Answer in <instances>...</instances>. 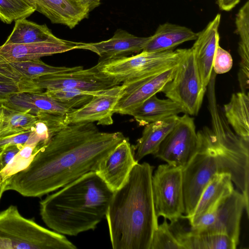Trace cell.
<instances>
[{
	"label": "cell",
	"mask_w": 249,
	"mask_h": 249,
	"mask_svg": "<svg viewBox=\"0 0 249 249\" xmlns=\"http://www.w3.org/2000/svg\"><path fill=\"white\" fill-rule=\"evenodd\" d=\"M197 152L182 169L183 217L193 213L200 196L217 174H230L249 204V142L238 136L226 122L204 126L197 132Z\"/></svg>",
	"instance_id": "cell-2"
},
{
	"label": "cell",
	"mask_w": 249,
	"mask_h": 249,
	"mask_svg": "<svg viewBox=\"0 0 249 249\" xmlns=\"http://www.w3.org/2000/svg\"><path fill=\"white\" fill-rule=\"evenodd\" d=\"M223 109L224 115L235 133L249 142V92L233 93Z\"/></svg>",
	"instance_id": "cell-25"
},
{
	"label": "cell",
	"mask_w": 249,
	"mask_h": 249,
	"mask_svg": "<svg viewBox=\"0 0 249 249\" xmlns=\"http://www.w3.org/2000/svg\"><path fill=\"white\" fill-rule=\"evenodd\" d=\"M197 33L191 29L169 22L160 24L142 51L160 52L172 50L185 42L195 40Z\"/></svg>",
	"instance_id": "cell-21"
},
{
	"label": "cell",
	"mask_w": 249,
	"mask_h": 249,
	"mask_svg": "<svg viewBox=\"0 0 249 249\" xmlns=\"http://www.w3.org/2000/svg\"><path fill=\"white\" fill-rule=\"evenodd\" d=\"M177 65L154 76L123 84L124 88L114 108V113L130 115L144 101L161 92L165 86L173 78Z\"/></svg>",
	"instance_id": "cell-13"
},
{
	"label": "cell",
	"mask_w": 249,
	"mask_h": 249,
	"mask_svg": "<svg viewBox=\"0 0 249 249\" xmlns=\"http://www.w3.org/2000/svg\"><path fill=\"white\" fill-rule=\"evenodd\" d=\"M24 144H15L3 148L0 157V169L1 172L8 165L15 156L19 152Z\"/></svg>",
	"instance_id": "cell-37"
},
{
	"label": "cell",
	"mask_w": 249,
	"mask_h": 249,
	"mask_svg": "<svg viewBox=\"0 0 249 249\" xmlns=\"http://www.w3.org/2000/svg\"><path fill=\"white\" fill-rule=\"evenodd\" d=\"M221 15L217 14L206 26L197 33L192 49L203 86L207 89L213 72V63L219 45V27Z\"/></svg>",
	"instance_id": "cell-15"
},
{
	"label": "cell",
	"mask_w": 249,
	"mask_h": 249,
	"mask_svg": "<svg viewBox=\"0 0 249 249\" xmlns=\"http://www.w3.org/2000/svg\"><path fill=\"white\" fill-rule=\"evenodd\" d=\"M179 59L172 80L161 92L179 105L184 113L197 115L207 89L202 85L192 49H179Z\"/></svg>",
	"instance_id": "cell-7"
},
{
	"label": "cell",
	"mask_w": 249,
	"mask_h": 249,
	"mask_svg": "<svg viewBox=\"0 0 249 249\" xmlns=\"http://www.w3.org/2000/svg\"><path fill=\"white\" fill-rule=\"evenodd\" d=\"M78 2H80L86 6H87L89 9L90 11L92 10L93 9L98 6L102 0H75Z\"/></svg>",
	"instance_id": "cell-39"
},
{
	"label": "cell",
	"mask_w": 249,
	"mask_h": 249,
	"mask_svg": "<svg viewBox=\"0 0 249 249\" xmlns=\"http://www.w3.org/2000/svg\"><path fill=\"white\" fill-rule=\"evenodd\" d=\"M232 183L230 174H216L204 189L193 214L187 219L189 224L229 196L234 190Z\"/></svg>",
	"instance_id": "cell-23"
},
{
	"label": "cell",
	"mask_w": 249,
	"mask_h": 249,
	"mask_svg": "<svg viewBox=\"0 0 249 249\" xmlns=\"http://www.w3.org/2000/svg\"><path fill=\"white\" fill-rule=\"evenodd\" d=\"M233 65L230 53L218 45L213 63V70L216 74H223L230 71Z\"/></svg>",
	"instance_id": "cell-34"
},
{
	"label": "cell",
	"mask_w": 249,
	"mask_h": 249,
	"mask_svg": "<svg viewBox=\"0 0 249 249\" xmlns=\"http://www.w3.org/2000/svg\"><path fill=\"white\" fill-rule=\"evenodd\" d=\"M83 42L61 39L56 42L28 44H3L0 46V54L9 61H25L81 49Z\"/></svg>",
	"instance_id": "cell-17"
},
{
	"label": "cell",
	"mask_w": 249,
	"mask_h": 249,
	"mask_svg": "<svg viewBox=\"0 0 249 249\" xmlns=\"http://www.w3.org/2000/svg\"><path fill=\"white\" fill-rule=\"evenodd\" d=\"M33 81L42 90L73 89L98 92L120 85L101 73L96 65L88 69L45 75Z\"/></svg>",
	"instance_id": "cell-11"
},
{
	"label": "cell",
	"mask_w": 249,
	"mask_h": 249,
	"mask_svg": "<svg viewBox=\"0 0 249 249\" xmlns=\"http://www.w3.org/2000/svg\"><path fill=\"white\" fill-rule=\"evenodd\" d=\"M169 227L184 249H235L237 247L226 235L194 233L183 228L178 220L170 222Z\"/></svg>",
	"instance_id": "cell-20"
},
{
	"label": "cell",
	"mask_w": 249,
	"mask_h": 249,
	"mask_svg": "<svg viewBox=\"0 0 249 249\" xmlns=\"http://www.w3.org/2000/svg\"><path fill=\"white\" fill-rule=\"evenodd\" d=\"M61 39L53 35L46 24L39 25L22 18L15 21L13 30L4 44L56 42Z\"/></svg>",
	"instance_id": "cell-27"
},
{
	"label": "cell",
	"mask_w": 249,
	"mask_h": 249,
	"mask_svg": "<svg viewBox=\"0 0 249 249\" xmlns=\"http://www.w3.org/2000/svg\"><path fill=\"white\" fill-rule=\"evenodd\" d=\"M181 113L184 111L178 103L169 98L160 99L155 94L136 107L130 115L139 125L145 126Z\"/></svg>",
	"instance_id": "cell-24"
},
{
	"label": "cell",
	"mask_w": 249,
	"mask_h": 249,
	"mask_svg": "<svg viewBox=\"0 0 249 249\" xmlns=\"http://www.w3.org/2000/svg\"><path fill=\"white\" fill-rule=\"evenodd\" d=\"M198 148V139L193 118L185 113L153 154L173 166L183 169Z\"/></svg>",
	"instance_id": "cell-9"
},
{
	"label": "cell",
	"mask_w": 249,
	"mask_h": 249,
	"mask_svg": "<svg viewBox=\"0 0 249 249\" xmlns=\"http://www.w3.org/2000/svg\"><path fill=\"white\" fill-rule=\"evenodd\" d=\"M45 91L56 100L75 108L76 107H81L89 102L93 95L103 91L93 92L78 89H59L46 90Z\"/></svg>",
	"instance_id": "cell-31"
},
{
	"label": "cell",
	"mask_w": 249,
	"mask_h": 249,
	"mask_svg": "<svg viewBox=\"0 0 249 249\" xmlns=\"http://www.w3.org/2000/svg\"><path fill=\"white\" fill-rule=\"evenodd\" d=\"M241 0H216V3L221 10L230 11L234 8Z\"/></svg>",
	"instance_id": "cell-38"
},
{
	"label": "cell",
	"mask_w": 249,
	"mask_h": 249,
	"mask_svg": "<svg viewBox=\"0 0 249 249\" xmlns=\"http://www.w3.org/2000/svg\"><path fill=\"white\" fill-rule=\"evenodd\" d=\"M113 192L95 171L89 172L40 202L45 224L63 235L94 230L106 216Z\"/></svg>",
	"instance_id": "cell-4"
},
{
	"label": "cell",
	"mask_w": 249,
	"mask_h": 249,
	"mask_svg": "<svg viewBox=\"0 0 249 249\" xmlns=\"http://www.w3.org/2000/svg\"><path fill=\"white\" fill-rule=\"evenodd\" d=\"M3 150V148L1 149H0V157L2 154ZM1 172V170L0 169V173ZM7 185L6 182V179L4 181L2 180V179L1 178L0 175V200L2 196V195L3 193L5 191V188L6 186Z\"/></svg>",
	"instance_id": "cell-40"
},
{
	"label": "cell",
	"mask_w": 249,
	"mask_h": 249,
	"mask_svg": "<svg viewBox=\"0 0 249 249\" xmlns=\"http://www.w3.org/2000/svg\"><path fill=\"white\" fill-rule=\"evenodd\" d=\"M125 138L121 132H101L93 123L67 125L38 150L26 167L6 179L5 191L42 197L95 171Z\"/></svg>",
	"instance_id": "cell-1"
},
{
	"label": "cell",
	"mask_w": 249,
	"mask_h": 249,
	"mask_svg": "<svg viewBox=\"0 0 249 249\" xmlns=\"http://www.w3.org/2000/svg\"><path fill=\"white\" fill-rule=\"evenodd\" d=\"M9 62L23 77L32 80L45 75L72 72L83 69L82 66L54 67L44 63L40 59Z\"/></svg>",
	"instance_id": "cell-29"
},
{
	"label": "cell",
	"mask_w": 249,
	"mask_h": 249,
	"mask_svg": "<svg viewBox=\"0 0 249 249\" xmlns=\"http://www.w3.org/2000/svg\"><path fill=\"white\" fill-rule=\"evenodd\" d=\"M35 11L34 0H0V19L7 24L26 18Z\"/></svg>",
	"instance_id": "cell-30"
},
{
	"label": "cell",
	"mask_w": 249,
	"mask_h": 249,
	"mask_svg": "<svg viewBox=\"0 0 249 249\" xmlns=\"http://www.w3.org/2000/svg\"><path fill=\"white\" fill-rule=\"evenodd\" d=\"M235 33L239 36L238 52L240 57L239 84L249 86V0L240 8L235 19Z\"/></svg>",
	"instance_id": "cell-26"
},
{
	"label": "cell",
	"mask_w": 249,
	"mask_h": 249,
	"mask_svg": "<svg viewBox=\"0 0 249 249\" xmlns=\"http://www.w3.org/2000/svg\"><path fill=\"white\" fill-rule=\"evenodd\" d=\"M37 120L36 115L0 104V138L31 130Z\"/></svg>",
	"instance_id": "cell-28"
},
{
	"label": "cell",
	"mask_w": 249,
	"mask_h": 249,
	"mask_svg": "<svg viewBox=\"0 0 249 249\" xmlns=\"http://www.w3.org/2000/svg\"><path fill=\"white\" fill-rule=\"evenodd\" d=\"M245 210L249 216V205L241 192L233 190L232 192L206 213L210 218L211 225L200 233L224 234L237 246L239 241L240 222Z\"/></svg>",
	"instance_id": "cell-10"
},
{
	"label": "cell",
	"mask_w": 249,
	"mask_h": 249,
	"mask_svg": "<svg viewBox=\"0 0 249 249\" xmlns=\"http://www.w3.org/2000/svg\"><path fill=\"white\" fill-rule=\"evenodd\" d=\"M3 104L34 115L44 112L64 116L75 109L56 100L43 91L21 92L13 95Z\"/></svg>",
	"instance_id": "cell-19"
},
{
	"label": "cell",
	"mask_w": 249,
	"mask_h": 249,
	"mask_svg": "<svg viewBox=\"0 0 249 249\" xmlns=\"http://www.w3.org/2000/svg\"><path fill=\"white\" fill-rule=\"evenodd\" d=\"M179 59L178 49L142 51L130 56L99 61L96 66L101 73L118 84H126L171 68L178 64Z\"/></svg>",
	"instance_id": "cell-6"
},
{
	"label": "cell",
	"mask_w": 249,
	"mask_h": 249,
	"mask_svg": "<svg viewBox=\"0 0 249 249\" xmlns=\"http://www.w3.org/2000/svg\"><path fill=\"white\" fill-rule=\"evenodd\" d=\"M179 116L174 115L144 126L142 136L133 147L134 157L139 162L145 156L153 154L176 124Z\"/></svg>",
	"instance_id": "cell-22"
},
{
	"label": "cell",
	"mask_w": 249,
	"mask_h": 249,
	"mask_svg": "<svg viewBox=\"0 0 249 249\" xmlns=\"http://www.w3.org/2000/svg\"><path fill=\"white\" fill-rule=\"evenodd\" d=\"M124 88L121 84L93 95L87 103L64 116L65 124L97 122L98 125L111 124L114 108Z\"/></svg>",
	"instance_id": "cell-12"
},
{
	"label": "cell",
	"mask_w": 249,
	"mask_h": 249,
	"mask_svg": "<svg viewBox=\"0 0 249 249\" xmlns=\"http://www.w3.org/2000/svg\"><path fill=\"white\" fill-rule=\"evenodd\" d=\"M150 249H184L170 231L166 218L154 231Z\"/></svg>",
	"instance_id": "cell-32"
},
{
	"label": "cell",
	"mask_w": 249,
	"mask_h": 249,
	"mask_svg": "<svg viewBox=\"0 0 249 249\" xmlns=\"http://www.w3.org/2000/svg\"><path fill=\"white\" fill-rule=\"evenodd\" d=\"M152 189L155 210L158 217L170 222L184 213L182 169L168 163L158 166L152 175Z\"/></svg>",
	"instance_id": "cell-8"
},
{
	"label": "cell",
	"mask_w": 249,
	"mask_h": 249,
	"mask_svg": "<svg viewBox=\"0 0 249 249\" xmlns=\"http://www.w3.org/2000/svg\"><path fill=\"white\" fill-rule=\"evenodd\" d=\"M154 166L137 163L124 184L113 192L106 214L113 249H150L158 226L152 178Z\"/></svg>",
	"instance_id": "cell-3"
},
{
	"label": "cell",
	"mask_w": 249,
	"mask_h": 249,
	"mask_svg": "<svg viewBox=\"0 0 249 249\" xmlns=\"http://www.w3.org/2000/svg\"><path fill=\"white\" fill-rule=\"evenodd\" d=\"M138 162L135 159L133 147L125 138L102 160L95 171L115 192L124 184Z\"/></svg>",
	"instance_id": "cell-14"
},
{
	"label": "cell",
	"mask_w": 249,
	"mask_h": 249,
	"mask_svg": "<svg viewBox=\"0 0 249 249\" xmlns=\"http://www.w3.org/2000/svg\"><path fill=\"white\" fill-rule=\"evenodd\" d=\"M64 235L47 229L10 205L0 212V249H75Z\"/></svg>",
	"instance_id": "cell-5"
},
{
	"label": "cell",
	"mask_w": 249,
	"mask_h": 249,
	"mask_svg": "<svg viewBox=\"0 0 249 249\" xmlns=\"http://www.w3.org/2000/svg\"><path fill=\"white\" fill-rule=\"evenodd\" d=\"M0 74L9 78L24 88L27 92L42 91L33 80L23 77L10 63L0 54Z\"/></svg>",
	"instance_id": "cell-33"
},
{
	"label": "cell",
	"mask_w": 249,
	"mask_h": 249,
	"mask_svg": "<svg viewBox=\"0 0 249 249\" xmlns=\"http://www.w3.org/2000/svg\"><path fill=\"white\" fill-rule=\"evenodd\" d=\"M36 11L52 23L65 25L70 29L87 18L90 12L84 4L75 0H36Z\"/></svg>",
	"instance_id": "cell-18"
},
{
	"label": "cell",
	"mask_w": 249,
	"mask_h": 249,
	"mask_svg": "<svg viewBox=\"0 0 249 249\" xmlns=\"http://www.w3.org/2000/svg\"><path fill=\"white\" fill-rule=\"evenodd\" d=\"M33 128L17 135L0 138V149L7 145L18 144H25L29 141L32 134Z\"/></svg>",
	"instance_id": "cell-35"
},
{
	"label": "cell",
	"mask_w": 249,
	"mask_h": 249,
	"mask_svg": "<svg viewBox=\"0 0 249 249\" xmlns=\"http://www.w3.org/2000/svg\"><path fill=\"white\" fill-rule=\"evenodd\" d=\"M21 92L27 91L16 83L0 82V104L5 103L13 95Z\"/></svg>",
	"instance_id": "cell-36"
},
{
	"label": "cell",
	"mask_w": 249,
	"mask_h": 249,
	"mask_svg": "<svg viewBox=\"0 0 249 249\" xmlns=\"http://www.w3.org/2000/svg\"><path fill=\"white\" fill-rule=\"evenodd\" d=\"M150 39L151 36L139 37L118 29L110 39L96 43H84L81 49L96 53L100 57L99 61H102L138 53L142 51Z\"/></svg>",
	"instance_id": "cell-16"
},
{
	"label": "cell",
	"mask_w": 249,
	"mask_h": 249,
	"mask_svg": "<svg viewBox=\"0 0 249 249\" xmlns=\"http://www.w3.org/2000/svg\"><path fill=\"white\" fill-rule=\"evenodd\" d=\"M0 83H16L12 80H11L9 78H8L5 76H3L0 74Z\"/></svg>",
	"instance_id": "cell-41"
}]
</instances>
